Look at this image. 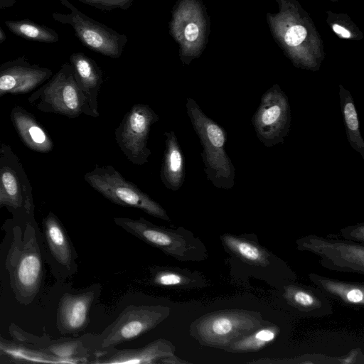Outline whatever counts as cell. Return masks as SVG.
I'll use <instances>...</instances> for the list:
<instances>
[{"label":"cell","instance_id":"obj_25","mask_svg":"<svg viewBox=\"0 0 364 364\" xmlns=\"http://www.w3.org/2000/svg\"><path fill=\"white\" fill-rule=\"evenodd\" d=\"M4 352L16 359L31 362L61 363L60 360L53 355L43 354L23 348L5 346Z\"/></svg>","mask_w":364,"mask_h":364},{"label":"cell","instance_id":"obj_5","mask_svg":"<svg viewBox=\"0 0 364 364\" xmlns=\"http://www.w3.org/2000/svg\"><path fill=\"white\" fill-rule=\"evenodd\" d=\"M171 36L179 47L183 65H189L203 51L207 36V20L200 0H178L169 23Z\"/></svg>","mask_w":364,"mask_h":364},{"label":"cell","instance_id":"obj_26","mask_svg":"<svg viewBox=\"0 0 364 364\" xmlns=\"http://www.w3.org/2000/svg\"><path fill=\"white\" fill-rule=\"evenodd\" d=\"M80 2L103 11L114 9H128L134 0H77Z\"/></svg>","mask_w":364,"mask_h":364},{"label":"cell","instance_id":"obj_30","mask_svg":"<svg viewBox=\"0 0 364 364\" xmlns=\"http://www.w3.org/2000/svg\"><path fill=\"white\" fill-rule=\"evenodd\" d=\"M266 343L259 340L255 335L242 341L237 345V348L243 349H252L262 347Z\"/></svg>","mask_w":364,"mask_h":364},{"label":"cell","instance_id":"obj_20","mask_svg":"<svg viewBox=\"0 0 364 364\" xmlns=\"http://www.w3.org/2000/svg\"><path fill=\"white\" fill-rule=\"evenodd\" d=\"M44 230L50 250L55 260L66 269H76L75 249L58 218L50 213L44 222Z\"/></svg>","mask_w":364,"mask_h":364},{"label":"cell","instance_id":"obj_10","mask_svg":"<svg viewBox=\"0 0 364 364\" xmlns=\"http://www.w3.org/2000/svg\"><path fill=\"white\" fill-rule=\"evenodd\" d=\"M288 97L278 85L266 91L252 118L259 140L267 147L282 144L291 127Z\"/></svg>","mask_w":364,"mask_h":364},{"label":"cell","instance_id":"obj_18","mask_svg":"<svg viewBox=\"0 0 364 364\" xmlns=\"http://www.w3.org/2000/svg\"><path fill=\"white\" fill-rule=\"evenodd\" d=\"M11 119L21 140L29 149L42 153L53 149L52 139L32 114L20 107H15Z\"/></svg>","mask_w":364,"mask_h":364},{"label":"cell","instance_id":"obj_28","mask_svg":"<svg viewBox=\"0 0 364 364\" xmlns=\"http://www.w3.org/2000/svg\"><path fill=\"white\" fill-rule=\"evenodd\" d=\"M328 287L338 294L345 291L344 299L350 303L363 304V290L359 288H346L338 284H331V285H328Z\"/></svg>","mask_w":364,"mask_h":364},{"label":"cell","instance_id":"obj_15","mask_svg":"<svg viewBox=\"0 0 364 364\" xmlns=\"http://www.w3.org/2000/svg\"><path fill=\"white\" fill-rule=\"evenodd\" d=\"M100 291V285L93 284L82 293L64 294L58 309L59 328L64 333H70L83 331L90 323V310Z\"/></svg>","mask_w":364,"mask_h":364},{"label":"cell","instance_id":"obj_7","mask_svg":"<svg viewBox=\"0 0 364 364\" xmlns=\"http://www.w3.org/2000/svg\"><path fill=\"white\" fill-rule=\"evenodd\" d=\"M7 262L11 284L25 298L33 297L38 292L42 279V259L33 233L27 227L23 238L15 233Z\"/></svg>","mask_w":364,"mask_h":364},{"label":"cell","instance_id":"obj_21","mask_svg":"<svg viewBox=\"0 0 364 364\" xmlns=\"http://www.w3.org/2000/svg\"><path fill=\"white\" fill-rule=\"evenodd\" d=\"M339 97L347 139L350 146L364 159V141L353 98L341 85H339Z\"/></svg>","mask_w":364,"mask_h":364},{"label":"cell","instance_id":"obj_17","mask_svg":"<svg viewBox=\"0 0 364 364\" xmlns=\"http://www.w3.org/2000/svg\"><path fill=\"white\" fill-rule=\"evenodd\" d=\"M165 150L160 172L164 186L171 191H178L185 181V158L173 131L165 132Z\"/></svg>","mask_w":364,"mask_h":364},{"label":"cell","instance_id":"obj_13","mask_svg":"<svg viewBox=\"0 0 364 364\" xmlns=\"http://www.w3.org/2000/svg\"><path fill=\"white\" fill-rule=\"evenodd\" d=\"M52 75V71L31 64L25 56L0 65V97L6 94L28 93Z\"/></svg>","mask_w":364,"mask_h":364},{"label":"cell","instance_id":"obj_31","mask_svg":"<svg viewBox=\"0 0 364 364\" xmlns=\"http://www.w3.org/2000/svg\"><path fill=\"white\" fill-rule=\"evenodd\" d=\"M255 336L264 343H267L274 338L275 333L272 330L265 328L257 331Z\"/></svg>","mask_w":364,"mask_h":364},{"label":"cell","instance_id":"obj_27","mask_svg":"<svg viewBox=\"0 0 364 364\" xmlns=\"http://www.w3.org/2000/svg\"><path fill=\"white\" fill-rule=\"evenodd\" d=\"M307 31L301 25H294L288 28L284 35V41L291 47L300 45L306 38Z\"/></svg>","mask_w":364,"mask_h":364},{"label":"cell","instance_id":"obj_9","mask_svg":"<svg viewBox=\"0 0 364 364\" xmlns=\"http://www.w3.org/2000/svg\"><path fill=\"white\" fill-rule=\"evenodd\" d=\"M162 305H131L126 307L100 334V347L109 348L154 329L170 315Z\"/></svg>","mask_w":364,"mask_h":364},{"label":"cell","instance_id":"obj_14","mask_svg":"<svg viewBox=\"0 0 364 364\" xmlns=\"http://www.w3.org/2000/svg\"><path fill=\"white\" fill-rule=\"evenodd\" d=\"M15 156H0V208L7 206L27 212L33 208L29 183Z\"/></svg>","mask_w":364,"mask_h":364},{"label":"cell","instance_id":"obj_12","mask_svg":"<svg viewBox=\"0 0 364 364\" xmlns=\"http://www.w3.org/2000/svg\"><path fill=\"white\" fill-rule=\"evenodd\" d=\"M175 346L168 340L159 338L144 347L131 349H114L106 355H99L91 363L101 364H186L176 354Z\"/></svg>","mask_w":364,"mask_h":364},{"label":"cell","instance_id":"obj_29","mask_svg":"<svg viewBox=\"0 0 364 364\" xmlns=\"http://www.w3.org/2000/svg\"><path fill=\"white\" fill-rule=\"evenodd\" d=\"M293 299L301 306L309 307L314 305L315 299L312 295L302 290H297L293 293Z\"/></svg>","mask_w":364,"mask_h":364},{"label":"cell","instance_id":"obj_32","mask_svg":"<svg viewBox=\"0 0 364 364\" xmlns=\"http://www.w3.org/2000/svg\"><path fill=\"white\" fill-rule=\"evenodd\" d=\"M333 29L334 32H336L337 34L340 35L343 38H348L351 36L350 31L340 25L334 24L333 26Z\"/></svg>","mask_w":364,"mask_h":364},{"label":"cell","instance_id":"obj_6","mask_svg":"<svg viewBox=\"0 0 364 364\" xmlns=\"http://www.w3.org/2000/svg\"><path fill=\"white\" fill-rule=\"evenodd\" d=\"M60 2L70 10V13L54 12L52 14L53 18L60 23L71 26L76 37L84 46L112 58L122 55L128 41L127 36L87 16L68 0H60Z\"/></svg>","mask_w":364,"mask_h":364},{"label":"cell","instance_id":"obj_16","mask_svg":"<svg viewBox=\"0 0 364 364\" xmlns=\"http://www.w3.org/2000/svg\"><path fill=\"white\" fill-rule=\"evenodd\" d=\"M74 77L80 90L86 97L88 106L97 117V97L103 82V73L97 63L82 53H74L70 57Z\"/></svg>","mask_w":364,"mask_h":364},{"label":"cell","instance_id":"obj_34","mask_svg":"<svg viewBox=\"0 0 364 364\" xmlns=\"http://www.w3.org/2000/svg\"><path fill=\"white\" fill-rule=\"evenodd\" d=\"M6 35L3 30L1 29V28L0 27V43H3L6 40Z\"/></svg>","mask_w":364,"mask_h":364},{"label":"cell","instance_id":"obj_3","mask_svg":"<svg viewBox=\"0 0 364 364\" xmlns=\"http://www.w3.org/2000/svg\"><path fill=\"white\" fill-rule=\"evenodd\" d=\"M85 181L104 198L117 205L139 209L159 219L171 221L166 210L136 184L127 181L112 166H99L84 176Z\"/></svg>","mask_w":364,"mask_h":364},{"label":"cell","instance_id":"obj_35","mask_svg":"<svg viewBox=\"0 0 364 364\" xmlns=\"http://www.w3.org/2000/svg\"><path fill=\"white\" fill-rule=\"evenodd\" d=\"M5 346H6L5 345H4L3 343H1L0 342V354L5 353V352H4Z\"/></svg>","mask_w":364,"mask_h":364},{"label":"cell","instance_id":"obj_4","mask_svg":"<svg viewBox=\"0 0 364 364\" xmlns=\"http://www.w3.org/2000/svg\"><path fill=\"white\" fill-rule=\"evenodd\" d=\"M43 112L60 114L70 118L82 114L93 117L86 97L74 77L70 63H64L58 72L30 97Z\"/></svg>","mask_w":364,"mask_h":364},{"label":"cell","instance_id":"obj_23","mask_svg":"<svg viewBox=\"0 0 364 364\" xmlns=\"http://www.w3.org/2000/svg\"><path fill=\"white\" fill-rule=\"evenodd\" d=\"M51 355L58 358L61 363H87L88 352L80 341L59 343L48 348Z\"/></svg>","mask_w":364,"mask_h":364},{"label":"cell","instance_id":"obj_24","mask_svg":"<svg viewBox=\"0 0 364 364\" xmlns=\"http://www.w3.org/2000/svg\"><path fill=\"white\" fill-rule=\"evenodd\" d=\"M226 245L246 259L261 262L264 259L262 252L256 246L229 236L224 237Z\"/></svg>","mask_w":364,"mask_h":364},{"label":"cell","instance_id":"obj_33","mask_svg":"<svg viewBox=\"0 0 364 364\" xmlns=\"http://www.w3.org/2000/svg\"><path fill=\"white\" fill-rule=\"evenodd\" d=\"M17 0H0V9L10 8L14 5Z\"/></svg>","mask_w":364,"mask_h":364},{"label":"cell","instance_id":"obj_8","mask_svg":"<svg viewBox=\"0 0 364 364\" xmlns=\"http://www.w3.org/2000/svg\"><path fill=\"white\" fill-rule=\"evenodd\" d=\"M159 116L148 105H134L115 129L116 141L127 159L141 166L149 161L151 151L148 139L151 127Z\"/></svg>","mask_w":364,"mask_h":364},{"label":"cell","instance_id":"obj_19","mask_svg":"<svg viewBox=\"0 0 364 364\" xmlns=\"http://www.w3.org/2000/svg\"><path fill=\"white\" fill-rule=\"evenodd\" d=\"M151 283L156 287L191 289L206 285L198 272L172 266H152L149 268Z\"/></svg>","mask_w":364,"mask_h":364},{"label":"cell","instance_id":"obj_1","mask_svg":"<svg viewBox=\"0 0 364 364\" xmlns=\"http://www.w3.org/2000/svg\"><path fill=\"white\" fill-rule=\"evenodd\" d=\"M186 108L203 146L201 156L207 179L217 188H232L235 168L225 149L228 139L225 130L208 117L193 98H187Z\"/></svg>","mask_w":364,"mask_h":364},{"label":"cell","instance_id":"obj_2","mask_svg":"<svg viewBox=\"0 0 364 364\" xmlns=\"http://www.w3.org/2000/svg\"><path fill=\"white\" fill-rule=\"evenodd\" d=\"M113 221L128 233L178 261L198 262L206 257L202 242L183 227L166 228L143 217L138 219L116 217Z\"/></svg>","mask_w":364,"mask_h":364},{"label":"cell","instance_id":"obj_11","mask_svg":"<svg viewBox=\"0 0 364 364\" xmlns=\"http://www.w3.org/2000/svg\"><path fill=\"white\" fill-rule=\"evenodd\" d=\"M251 321L244 316L230 313H213L204 315L191 323L190 335L204 346L219 347L224 346L232 335Z\"/></svg>","mask_w":364,"mask_h":364},{"label":"cell","instance_id":"obj_36","mask_svg":"<svg viewBox=\"0 0 364 364\" xmlns=\"http://www.w3.org/2000/svg\"></svg>","mask_w":364,"mask_h":364},{"label":"cell","instance_id":"obj_22","mask_svg":"<svg viewBox=\"0 0 364 364\" xmlns=\"http://www.w3.org/2000/svg\"><path fill=\"white\" fill-rule=\"evenodd\" d=\"M5 25L14 34L28 41L50 43L59 40L53 29L29 19L6 21Z\"/></svg>","mask_w":364,"mask_h":364}]
</instances>
